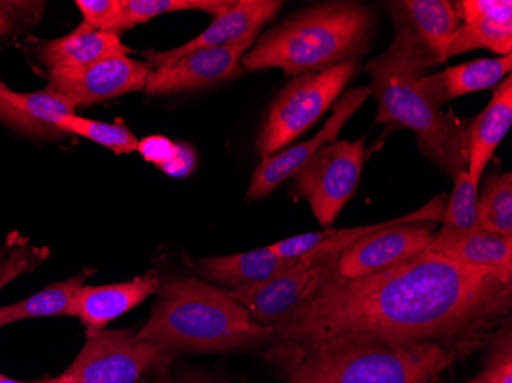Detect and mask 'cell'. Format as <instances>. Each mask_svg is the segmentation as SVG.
<instances>
[{
  "instance_id": "1",
  "label": "cell",
  "mask_w": 512,
  "mask_h": 383,
  "mask_svg": "<svg viewBox=\"0 0 512 383\" xmlns=\"http://www.w3.org/2000/svg\"><path fill=\"white\" fill-rule=\"evenodd\" d=\"M512 278L427 249L356 279L330 273L315 296L273 327L284 364L347 348L477 347L509 315Z\"/></svg>"
},
{
  "instance_id": "2",
  "label": "cell",
  "mask_w": 512,
  "mask_h": 383,
  "mask_svg": "<svg viewBox=\"0 0 512 383\" xmlns=\"http://www.w3.org/2000/svg\"><path fill=\"white\" fill-rule=\"evenodd\" d=\"M437 65L430 51L407 23L398 22L396 37L382 56L371 60L370 92L378 103L376 123L411 129L417 145L442 171L456 178L467 171V129L434 105L422 73Z\"/></svg>"
},
{
  "instance_id": "3",
  "label": "cell",
  "mask_w": 512,
  "mask_h": 383,
  "mask_svg": "<svg viewBox=\"0 0 512 383\" xmlns=\"http://www.w3.org/2000/svg\"><path fill=\"white\" fill-rule=\"evenodd\" d=\"M149 321L135 334L138 341L169 351L238 350L272 341L273 328L250 319L229 292L197 278L161 282Z\"/></svg>"
},
{
  "instance_id": "4",
  "label": "cell",
  "mask_w": 512,
  "mask_h": 383,
  "mask_svg": "<svg viewBox=\"0 0 512 383\" xmlns=\"http://www.w3.org/2000/svg\"><path fill=\"white\" fill-rule=\"evenodd\" d=\"M373 16L355 2L306 8L272 28L241 59L246 71L283 69L286 76L321 73L358 60L370 46Z\"/></svg>"
},
{
  "instance_id": "5",
  "label": "cell",
  "mask_w": 512,
  "mask_h": 383,
  "mask_svg": "<svg viewBox=\"0 0 512 383\" xmlns=\"http://www.w3.org/2000/svg\"><path fill=\"white\" fill-rule=\"evenodd\" d=\"M456 357V351L437 344L347 348L290 362L286 383H428Z\"/></svg>"
},
{
  "instance_id": "6",
  "label": "cell",
  "mask_w": 512,
  "mask_h": 383,
  "mask_svg": "<svg viewBox=\"0 0 512 383\" xmlns=\"http://www.w3.org/2000/svg\"><path fill=\"white\" fill-rule=\"evenodd\" d=\"M358 73V60H348L321 73L301 74L287 83L270 106L256 149L261 157L278 154L312 128L335 105Z\"/></svg>"
},
{
  "instance_id": "7",
  "label": "cell",
  "mask_w": 512,
  "mask_h": 383,
  "mask_svg": "<svg viewBox=\"0 0 512 383\" xmlns=\"http://www.w3.org/2000/svg\"><path fill=\"white\" fill-rule=\"evenodd\" d=\"M172 351L138 341L129 330L88 334L79 356L56 383H138L143 374L161 370L172 361Z\"/></svg>"
},
{
  "instance_id": "8",
  "label": "cell",
  "mask_w": 512,
  "mask_h": 383,
  "mask_svg": "<svg viewBox=\"0 0 512 383\" xmlns=\"http://www.w3.org/2000/svg\"><path fill=\"white\" fill-rule=\"evenodd\" d=\"M364 158V137L335 141L319 149L293 175L296 195L309 201L322 226H333L345 204L355 195Z\"/></svg>"
},
{
  "instance_id": "9",
  "label": "cell",
  "mask_w": 512,
  "mask_h": 383,
  "mask_svg": "<svg viewBox=\"0 0 512 383\" xmlns=\"http://www.w3.org/2000/svg\"><path fill=\"white\" fill-rule=\"evenodd\" d=\"M335 262L313 264L299 258L295 266L260 284L227 290L261 327H275L296 308L309 302L333 272Z\"/></svg>"
},
{
  "instance_id": "10",
  "label": "cell",
  "mask_w": 512,
  "mask_h": 383,
  "mask_svg": "<svg viewBox=\"0 0 512 383\" xmlns=\"http://www.w3.org/2000/svg\"><path fill=\"white\" fill-rule=\"evenodd\" d=\"M434 224L431 221H404L358 239L339 253L332 276L362 278L419 255L433 243L436 236Z\"/></svg>"
},
{
  "instance_id": "11",
  "label": "cell",
  "mask_w": 512,
  "mask_h": 383,
  "mask_svg": "<svg viewBox=\"0 0 512 383\" xmlns=\"http://www.w3.org/2000/svg\"><path fill=\"white\" fill-rule=\"evenodd\" d=\"M152 65L129 56L111 57L82 68L48 71V89L62 95L74 108L145 91Z\"/></svg>"
},
{
  "instance_id": "12",
  "label": "cell",
  "mask_w": 512,
  "mask_h": 383,
  "mask_svg": "<svg viewBox=\"0 0 512 383\" xmlns=\"http://www.w3.org/2000/svg\"><path fill=\"white\" fill-rule=\"evenodd\" d=\"M370 95V88L350 89L342 95L341 99L336 100L333 105L332 117L327 120L315 137L304 141V143H298L286 151L264 157L260 166L256 167V171L253 172L252 181L247 190V200H258V198L272 194L279 184L292 178L319 149L330 145V143H335L342 128L347 125L352 115H355L356 111L364 105Z\"/></svg>"
},
{
  "instance_id": "13",
  "label": "cell",
  "mask_w": 512,
  "mask_h": 383,
  "mask_svg": "<svg viewBox=\"0 0 512 383\" xmlns=\"http://www.w3.org/2000/svg\"><path fill=\"white\" fill-rule=\"evenodd\" d=\"M283 2L278 0H240L223 16L215 17L211 25L195 39L174 50L161 53H146L152 68H163L177 62L186 54L206 48H229V46L253 45L256 36L267 22L278 14Z\"/></svg>"
},
{
  "instance_id": "14",
  "label": "cell",
  "mask_w": 512,
  "mask_h": 383,
  "mask_svg": "<svg viewBox=\"0 0 512 383\" xmlns=\"http://www.w3.org/2000/svg\"><path fill=\"white\" fill-rule=\"evenodd\" d=\"M250 46V43H243L186 54L171 65L152 69L145 91L149 95L177 94L237 79L243 74L241 59Z\"/></svg>"
},
{
  "instance_id": "15",
  "label": "cell",
  "mask_w": 512,
  "mask_h": 383,
  "mask_svg": "<svg viewBox=\"0 0 512 383\" xmlns=\"http://www.w3.org/2000/svg\"><path fill=\"white\" fill-rule=\"evenodd\" d=\"M445 201L447 197L440 195L433 201L417 210V212L408 213L405 217L398 220L385 221L373 226L355 227V229H325L321 232L304 233V235L292 236V238L283 239L279 243L272 244L269 249L275 255L286 259L304 258L313 264H322V262H336L339 253L355 243L358 239L376 232V230L385 229V227L394 226V224L404 223V221H436L442 220L444 215Z\"/></svg>"
},
{
  "instance_id": "16",
  "label": "cell",
  "mask_w": 512,
  "mask_h": 383,
  "mask_svg": "<svg viewBox=\"0 0 512 383\" xmlns=\"http://www.w3.org/2000/svg\"><path fill=\"white\" fill-rule=\"evenodd\" d=\"M460 25L448 57L486 48L502 56L512 54L511 0H462L454 2Z\"/></svg>"
},
{
  "instance_id": "17",
  "label": "cell",
  "mask_w": 512,
  "mask_h": 383,
  "mask_svg": "<svg viewBox=\"0 0 512 383\" xmlns=\"http://www.w3.org/2000/svg\"><path fill=\"white\" fill-rule=\"evenodd\" d=\"M160 284L158 276L145 275L119 284L83 285L71 305V316L82 321L88 334L97 333L155 295Z\"/></svg>"
},
{
  "instance_id": "18",
  "label": "cell",
  "mask_w": 512,
  "mask_h": 383,
  "mask_svg": "<svg viewBox=\"0 0 512 383\" xmlns=\"http://www.w3.org/2000/svg\"><path fill=\"white\" fill-rule=\"evenodd\" d=\"M428 249L463 266L491 270L512 278V236L482 229L456 232L442 227Z\"/></svg>"
},
{
  "instance_id": "19",
  "label": "cell",
  "mask_w": 512,
  "mask_h": 383,
  "mask_svg": "<svg viewBox=\"0 0 512 383\" xmlns=\"http://www.w3.org/2000/svg\"><path fill=\"white\" fill-rule=\"evenodd\" d=\"M69 114H76V108L51 89L17 92L7 85L0 89V120L27 134L59 137L62 132L57 129V123Z\"/></svg>"
},
{
  "instance_id": "20",
  "label": "cell",
  "mask_w": 512,
  "mask_h": 383,
  "mask_svg": "<svg viewBox=\"0 0 512 383\" xmlns=\"http://www.w3.org/2000/svg\"><path fill=\"white\" fill-rule=\"evenodd\" d=\"M512 125V79L506 77L499 83L490 103L474 118L468 129L467 172L474 181H479L490 163L494 152Z\"/></svg>"
},
{
  "instance_id": "21",
  "label": "cell",
  "mask_w": 512,
  "mask_h": 383,
  "mask_svg": "<svg viewBox=\"0 0 512 383\" xmlns=\"http://www.w3.org/2000/svg\"><path fill=\"white\" fill-rule=\"evenodd\" d=\"M129 53L131 50L117 34L94 30L82 23L66 36L43 43L39 56L48 71H54L82 68L111 57L128 56Z\"/></svg>"
},
{
  "instance_id": "22",
  "label": "cell",
  "mask_w": 512,
  "mask_h": 383,
  "mask_svg": "<svg viewBox=\"0 0 512 383\" xmlns=\"http://www.w3.org/2000/svg\"><path fill=\"white\" fill-rule=\"evenodd\" d=\"M391 10L398 16V22L413 28L437 65L450 59L451 42L460 25L456 4L448 0H407L394 2Z\"/></svg>"
},
{
  "instance_id": "23",
  "label": "cell",
  "mask_w": 512,
  "mask_h": 383,
  "mask_svg": "<svg viewBox=\"0 0 512 383\" xmlns=\"http://www.w3.org/2000/svg\"><path fill=\"white\" fill-rule=\"evenodd\" d=\"M296 262L298 259L281 258L269 247H263L238 255L203 259L197 270L207 281L218 282L227 287L224 290H237L267 281L295 266Z\"/></svg>"
},
{
  "instance_id": "24",
  "label": "cell",
  "mask_w": 512,
  "mask_h": 383,
  "mask_svg": "<svg viewBox=\"0 0 512 383\" xmlns=\"http://www.w3.org/2000/svg\"><path fill=\"white\" fill-rule=\"evenodd\" d=\"M511 69L512 54L453 66L436 76L422 77V83L434 105L442 108L445 103L462 95L494 88L508 77Z\"/></svg>"
},
{
  "instance_id": "25",
  "label": "cell",
  "mask_w": 512,
  "mask_h": 383,
  "mask_svg": "<svg viewBox=\"0 0 512 383\" xmlns=\"http://www.w3.org/2000/svg\"><path fill=\"white\" fill-rule=\"evenodd\" d=\"M85 276H73L66 281L56 282L40 290L36 295L16 304L0 307V328L16 324L25 319L46 318V316H71V305L77 292L83 287Z\"/></svg>"
},
{
  "instance_id": "26",
  "label": "cell",
  "mask_w": 512,
  "mask_h": 383,
  "mask_svg": "<svg viewBox=\"0 0 512 383\" xmlns=\"http://www.w3.org/2000/svg\"><path fill=\"white\" fill-rule=\"evenodd\" d=\"M235 4L237 2L232 0H122L120 34L161 14L175 11H204L215 19L234 8Z\"/></svg>"
},
{
  "instance_id": "27",
  "label": "cell",
  "mask_w": 512,
  "mask_h": 383,
  "mask_svg": "<svg viewBox=\"0 0 512 383\" xmlns=\"http://www.w3.org/2000/svg\"><path fill=\"white\" fill-rule=\"evenodd\" d=\"M479 227L496 235L512 236V175L488 178L479 198Z\"/></svg>"
},
{
  "instance_id": "28",
  "label": "cell",
  "mask_w": 512,
  "mask_h": 383,
  "mask_svg": "<svg viewBox=\"0 0 512 383\" xmlns=\"http://www.w3.org/2000/svg\"><path fill=\"white\" fill-rule=\"evenodd\" d=\"M57 129L62 134L79 135V137L86 138V140L94 141L97 145L111 149L117 155L131 154V152L137 151V137L122 125L97 122V120H91V118L69 114L60 118Z\"/></svg>"
},
{
  "instance_id": "29",
  "label": "cell",
  "mask_w": 512,
  "mask_h": 383,
  "mask_svg": "<svg viewBox=\"0 0 512 383\" xmlns=\"http://www.w3.org/2000/svg\"><path fill=\"white\" fill-rule=\"evenodd\" d=\"M479 181H474L467 171L456 177L453 194L445 206L442 215V227L456 232H473L480 229L479 215Z\"/></svg>"
},
{
  "instance_id": "30",
  "label": "cell",
  "mask_w": 512,
  "mask_h": 383,
  "mask_svg": "<svg viewBox=\"0 0 512 383\" xmlns=\"http://www.w3.org/2000/svg\"><path fill=\"white\" fill-rule=\"evenodd\" d=\"M76 5L85 25L120 36L122 0H76Z\"/></svg>"
},
{
  "instance_id": "31",
  "label": "cell",
  "mask_w": 512,
  "mask_h": 383,
  "mask_svg": "<svg viewBox=\"0 0 512 383\" xmlns=\"http://www.w3.org/2000/svg\"><path fill=\"white\" fill-rule=\"evenodd\" d=\"M496 344L488 364L480 376L471 383H512V345L511 330L505 334H497Z\"/></svg>"
},
{
  "instance_id": "32",
  "label": "cell",
  "mask_w": 512,
  "mask_h": 383,
  "mask_svg": "<svg viewBox=\"0 0 512 383\" xmlns=\"http://www.w3.org/2000/svg\"><path fill=\"white\" fill-rule=\"evenodd\" d=\"M39 249H28V247H14L10 253L0 258V289L10 284L13 279L22 273L30 272L36 264H39Z\"/></svg>"
},
{
  "instance_id": "33",
  "label": "cell",
  "mask_w": 512,
  "mask_h": 383,
  "mask_svg": "<svg viewBox=\"0 0 512 383\" xmlns=\"http://www.w3.org/2000/svg\"><path fill=\"white\" fill-rule=\"evenodd\" d=\"M175 146H177V143L169 140L168 137L151 135V137L138 141L137 152L148 163L157 164L160 167L172 157V154L175 152Z\"/></svg>"
},
{
  "instance_id": "34",
  "label": "cell",
  "mask_w": 512,
  "mask_h": 383,
  "mask_svg": "<svg viewBox=\"0 0 512 383\" xmlns=\"http://www.w3.org/2000/svg\"><path fill=\"white\" fill-rule=\"evenodd\" d=\"M195 166H197V152L194 148L186 143H177L174 154L163 166H160V169L169 177L184 178L194 172Z\"/></svg>"
},
{
  "instance_id": "35",
  "label": "cell",
  "mask_w": 512,
  "mask_h": 383,
  "mask_svg": "<svg viewBox=\"0 0 512 383\" xmlns=\"http://www.w3.org/2000/svg\"><path fill=\"white\" fill-rule=\"evenodd\" d=\"M138 383H218L215 380L207 379L201 376H178V377H161V379L145 380L142 379Z\"/></svg>"
},
{
  "instance_id": "36",
  "label": "cell",
  "mask_w": 512,
  "mask_h": 383,
  "mask_svg": "<svg viewBox=\"0 0 512 383\" xmlns=\"http://www.w3.org/2000/svg\"><path fill=\"white\" fill-rule=\"evenodd\" d=\"M10 31V20H8L7 14H5L4 11L0 10V37H4L5 34L10 33Z\"/></svg>"
},
{
  "instance_id": "37",
  "label": "cell",
  "mask_w": 512,
  "mask_h": 383,
  "mask_svg": "<svg viewBox=\"0 0 512 383\" xmlns=\"http://www.w3.org/2000/svg\"><path fill=\"white\" fill-rule=\"evenodd\" d=\"M0 383H28V382H19V380L10 379V377L4 376V374H0ZM37 383H56V380L50 379V380H45V382H37Z\"/></svg>"
},
{
  "instance_id": "38",
  "label": "cell",
  "mask_w": 512,
  "mask_h": 383,
  "mask_svg": "<svg viewBox=\"0 0 512 383\" xmlns=\"http://www.w3.org/2000/svg\"><path fill=\"white\" fill-rule=\"evenodd\" d=\"M5 83L0 82V89L4 88Z\"/></svg>"
},
{
  "instance_id": "39",
  "label": "cell",
  "mask_w": 512,
  "mask_h": 383,
  "mask_svg": "<svg viewBox=\"0 0 512 383\" xmlns=\"http://www.w3.org/2000/svg\"><path fill=\"white\" fill-rule=\"evenodd\" d=\"M468 383H471V382H468Z\"/></svg>"
}]
</instances>
